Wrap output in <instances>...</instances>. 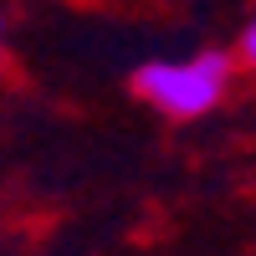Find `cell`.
Here are the masks:
<instances>
[{
	"label": "cell",
	"instance_id": "cell-1",
	"mask_svg": "<svg viewBox=\"0 0 256 256\" xmlns=\"http://www.w3.org/2000/svg\"><path fill=\"white\" fill-rule=\"evenodd\" d=\"M230 77H236V56L230 52H195L180 62H144L134 72V92L148 108H159L164 118L190 123V118H205L210 108L226 102Z\"/></svg>",
	"mask_w": 256,
	"mask_h": 256
},
{
	"label": "cell",
	"instance_id": "cell-3",
	"mask_svg": "<svg viewBox=\"0 0 256 256\" xmlns=\"http://www.w3.org/2000/svg\"><path fill=\"white\" fill-rule=\"evenodd\" d=\"M0 41H6V20H0ZM0 62H6V46H0Z\"/></svg>",
	"mask_w": 256,
	"mask_h": 256
},
{
	"label": "cell",
	"instance_id": "cell-2",
	"mask_svg": "<svg viewBox=\"0 0 256 256\" xmlns=\"http://www.w3.org/2000/svg\"><path fill=\"white\" fill-rule=\"evenodd\" d=\"M230 56H236V67L256 72V16L241 26V36H236V52H230Z\"/></svg>",
	"mask_w": 256,
	"mask_h": 256
}]
</instances>
